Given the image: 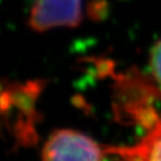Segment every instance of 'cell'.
Returning <instances> with one entry per match:
<instances>
[{"instance_id": "1", "label": "cell", "mask_w": 161, "mask_h": 161, "mask_svg": "<svg viewBox=\"0 0 161 161\" xmlns=\"http://www.w3.org/2000/svg\"><path fill=\"white\" fill-rule=\"evenodd\" d=\"M42 91L40 81L10 84L3 91L1 104L5 121L14 140L22 146H30L37 140L38 119L36 104Z\"/></svg>"}, {"instance_id": "2", "label": "cell", "mask_w": 161, "mask_h": 161, "mask_svg": "<svg viewBox=\"0 0 161 161\" xmlns=\"http://www.w3.org/2000/svg\"><path fill=\"white\" fill-rule=\"evenodd\" d=\"M156 98H161L159 85L154 80L140 74V72L127 73L117 80V114L142 124L147 129L159 118L152 106L153 100Z\"/></svg>"}, {"instance_id": "3", "label": "cell", "mask_w": 161, "mask_h": 161, "mask_svg": "<svg viewBox=\"0 0 161 161\" xmlns=\"http://www.w3.org/2000/svg\"><path fill=\"white\" fill-rule=\"evenodd\" d=\"M104 146L72 129L54 131L42 150V161H103Z\"/></svg>"}, {"instance_id": "4", "label": "cell", "mask_w": 161, "mask_h": 161, "mask_svg": "<svg viewBox=\"0 0 161 161\" xmlns=\"http://www.w3.org/2000/svg\"><path fill=\"white\" fill-rule=\"evenodd\" d=\"M82 20V0H35L29 26L36 32L76 28Z\"/></svg>"}, {"instance_id": "5", "label": "cell", "mask_w": 161, "mask_h": 161, "mask_svg": "<svg viewBox=\"0 0 161 161\" xmlns=\"http://www.w3.org/2000/svg\"><path fill=\"white\" fill-rule=\"evenodd\" d=\"M106 156L116 161H161V118L137 142L122 146H104Z\"/></svg>"}, {"instance_id": "6", "label": "cell", "mask_w": 161, "mask_h": 161, "mask_svg": "<svg viewBox=\"0 0 161 161\" xmlns=\"http://www.w3.org/2000/svg\"><path fill=\"white\" fill-rule=\"evenodd\" d=\"M149 66L150 73L153 75V80L155 81L161 88V40L152 49Z\"/></svg>"}]
</instances>
